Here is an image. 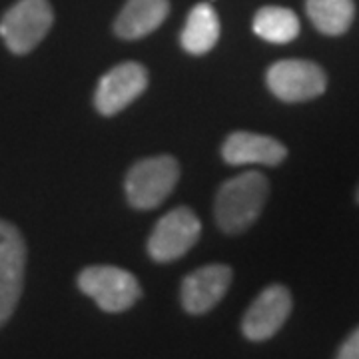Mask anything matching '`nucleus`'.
<instances>
[{
    "label": "nucleus",
    "mask_w": 359,
    "mask_h": 359,
    "mask_svg": "<svg viewBox=\"0 0 359 359\" xmlns=\"http://www.w3.org/2000/svg\"><path fill=\"white\" fill-rule=\"evenodd\" d=\"M292 311V295L283 285H269L245 311L242 332L250 341H266L276 335Z\"/></svg>",
    "instance_id": "nucleus-9"
},
{
    "label": "nucleus",
    "mask_w": 359,
    "mask_h": 359,
    "mask_svg": "<svg viewBox=\"0 0 359 359\" xmlns=\"http://www.w3.org/2000/svg\"><path fill=\"white\" fill-rule=\"evenodd\" d=\"M170 0H128L114 22V32L124 40H138L152 34L166 20Z\"/></svg>",
    "instance_id": "nucleus-12"
},
{
    "label": "nucleus",
    "mask_w": 359,
    "mask_h": 359,
    "mask_svg": "<svg viewBox=\"0 0 359 359\" xmlns=\"http://www.w3.org/2000/svg\"><path fill=\"white\" fill-rule=\"evenodd\" d=\"M287 156L282 142L254 132H233L222 146V158L231 166L244 164H264L278 166Z\"/></svg>",
    "instance_id": "nucleus-11"
},
{
    "label": "nucleus",
    "mask_w": 359,
    "mask_h": 359,
    "mask_svg": "<svg viewBox=\"0 0 359 359\" xmlns=\"http://www.w3.org/2000/svg\"><path fill=\"white\" fill-rule=\"evenodd\" d=\"M254 32L268 42L285 44L299 34V18L290 8L264 6L254 16Z\"/></svg>",
    "instance_id": "nucleus-15"
},
{
    "label": "nucleus",
    "mask_w": 359,
    "mask_h": 359,
    "mask_svg": "<svg viewBox=\"0 0 359 359\" xmlns=\"http://www.w3.org/2000/svg\"><path fill=\"white\" fill-rule=\"evenodd\" d=\"M306 11L321 34L339 36L353 22L355 6L353 0H308Z\"/></svg>",
    "instance_id": "nucleus-14"
},
{
    "label": "nucleus",
    "mask_w": 359,
    "mask_h": 359,
    "mask_svg": "<svg viewBox=\"0 0 359 359\" xmlns=\"http://www.w3.org/2000/svg\"><path fill=\"white\" fill-rule=\"evenodd\" d=\"M268 88L283 102H306L323 94L325 72L309 60H280L269 66Z\"/></svg>",
    "instance_id": "nucleus-7"
},
{
    "label": "nucleus",
    "mask_w": 359,
    "mask_h": 359,
    "mask_svg": "<svg viewBox=\"0 0 359 359\" xmlns=\"http://www.w3.org/2000/svg\"><path fill=\"white\" fill-rule=\"evenodd\" d=\"M26 244L13 224L0 219V327L11 320L22 294Z\"/></svg>",
    "instance_id": "nucleus-6"
},
{
    "label": "nucleus",
    "mask_w": 359,
    "mask_h": 359,
    "mask_svg": "<svg viewBox=\"0 0 359 359\" xmlns=\"http://www.w3.org/2000/svg\"><path fill=\"white\" fill-rule=\"evenodd\" d=\"M54 22L48 0H18L0 20V39L14 54L32 52Z\"/></svg>",
    "instance_id": "nucleus-3"
},
{
    "label": "nucleus",
    "mask_w": 359,
    "mask_h": 359,
    "mask_svg": "<svg viewBox=\"0 0 359 359\" xmlns=\"http://www.w3.org/2000/svg\"><path fill=\"white\" fill-rule=\"evenodd\" d=\"M358 202H359V188H358Z\"/></svg>",
    "instance_id": "nucleus-17"
},
{
    "label": "nucleus",
    "mask_w": 359,
    "mask_h": 359,
    "mask_svg": "<svg viewBox=\"0 0 359 359\" xmlns=\"http://www.w3.org/2000/svg\"><path fill=\"white\" fill-rule=\"evenodd\" d=\"M148 86V72L142 65L124 62L106 72L94 94L96 110L104 116H114L134 102Z\"/></svg>",
    "instance_id": "nucleus-8"
},
{
    "label": "nucleus",
    "mask_w": 359,
    "mask_h": 359,
    "mask_svg": "<svg viewBox=\"0 0 359 359\" xmlns=\"http://www.w3.org/2000/svg\"><path fill=\"white\" fill-rule=\"evenodd\" d=\"M180 166L172 156H154L136 162L126 176V198L136 210L158 208L172 194Z\"/></svg>",
    "instance_id": "nucleus-2"
},
{
    "label": "nucleus",
    "mask_w": 359,
    "mask_h": 359,
    "mask_svg": "<svg viewBox=\"0 0 359 359\" xmlns=\"http://www.w3.org/2000/svg\"><path fill=\"white\" fill-rule=\"evenodd\" d=\"M231 283V269L224 264H210L196 269L182 282V306L188 313L200 316L216 308Z\"/></svg>",
    "instance_id": "nucleus-10"
},
{
    "label": "nucleus",
    "mask_w": 359,
    "mask_h": 359,
    "mask_svg": "<svg viewBox=\"0 0 359 359\" xmlns=\"http://www.w3.org/2000/svg\"><path fill=\"white\" fill-rule=\"evenodd\" d=\"M202 233V224L190 208H174L156 224L148 238V254L166 264L188 254Z\"/></svg>",
    "instance_id": "nucleus-5"
},
{
    "label": "nucleus",
    "mask_w": 359,
    "mask_h": 359,
    "mask_svg": "<svg viewBox=\"0 0 359 359\" xmlns=\"http://www.w3.org/2000/svg\"><path fill=\"white\" fill-rule=\"evenodd\" d=\"M78 287L108 313L126 311L142 295L138 280L130 271L116 266H90L82 269L78 276Z\"/></svg>",
    "instance_id": "nucleus-4"
},
{
    "label": "nucleus",
    "mask_w": 359,
    "mask_h": 359,
    "mask_svg": "<svg viewBox=\"0 0 359 359\" xmlns=\"http://www.w3.org/2000/svg\"><path fill=\"white\" fill-rule=\"evenodd\" d=\"M218 13L208 2L196 4L188 14V20H186V26L182 30V36H180L184 50L190 52L194 56H202V54H208L218 44Z\"/></svg>",
    "instance_id": "nucleus-13"
},
{
    "label": "nucleus",
    "mask_w": 359,
    "mask_h": 359,
    "mask_svg": "<svg viewBox=\"0 0 359 359\" xmlns=\"http://www.w3.org/2000/svg\"><path fill=\"white\" fill-rule=\"evenodd\" d=\"M335 359H359V327L344 341Z\"/></svg>",
    "instance_id": "nucleus-16"
},
{
    "label": "nucleus",
    "mask_w": 359,
    "mask_h": 359,
    "mask_svg": "<svg viewBox=\"0 0 359 359\" xmlns=\"http://www.w3.org/2000/svg\"><path fill=\"white\" fill-rule=\"evenodd\" d=\"M268 192V178L254 170L226 180L216 196V222L219 228L226 233L248 230L262 214Z\"/></svg>",
    "instance_id": "nucleus-1"
}]
</instances>
